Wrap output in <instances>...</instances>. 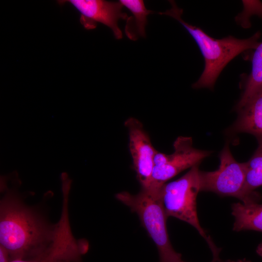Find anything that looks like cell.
Returning a JSON list of instances; mask_svg holds the SVG:
<instances>
[{
  "instance_id": "18",
  "label": "cell",
  "mask_w": 262,
  "mask_h": 262,
  "mask_svg": "<svg viewBox=\"0 0 262 262\" xmlns=\"http://www.w3.org/2000/svg\"><path fill=\"white\" fill-rule=\"evenodd\" d=\"M229 262H251L250 261L246 260V259H239L236 261L229 260Z\"/></svg>"
},
{
  "instance_id": "12",
  "label": "cell",
  "mask_w": 262,
  "mask_h": 262,
  "mask_svg": "<svg viewBox=\"0 0 262 262\" xmlns=\"http://www.w3.org/2000/svg\"><path fill=\"white\" fill-rule=\"evenodd\" d=\"M251 61V70L246 80L243 92L235 107V110L262 89V42L255 49Z\"/></svg>"
},
{
  "instance_id": "2",
  "label": "cell",
  "mask_w": 262,
  "mask_h": 262,
  "mask_svg": "<svg viewBox=\"0 0 262 262\" xmlns=\"http://www.w3.org/2000/svg\"><path fill=\"white\" fill-rule=\"evenodd\" d=\"M169 2L171 8L159 14L178 20L194 39L204 59V70L199 79L192 85L194 89H213L219 74L231 60L246 50L255 49L260 44V32L245 39L232 36L214 39L199 28L184 21L181 18L183 10L179 8L174 1Z\"/></svg>"
},
{
  "instance_id": "3",
  "label": "cell",
  "mask_w": 262,
  "mask_h": 262,
  "mask_svg": "<svg viewBox=\"0 0 262 262\" xmlns=\"http://www.w3.org/2000/svg\"><path fill=\"white\" fill-rule=\"evenodd\" d=\"M160 189L141 188L134 195L123 191L116 194L115 198L137 214L157 247L160 262H178L182 260L181 255L175 250L169 238L168 217L161 199Z\"/></svg>"
},
{
  "instance_id": "5",
  "label": "cell",
  "mask_w": 262,
  "mask_h": 262,
  "mask_svg": "<svg viewBox=\"0 0 262 262\" xmlns=\"http://www.w3.org/2000/svg\"><path fill=\"white\" fill-rule=\"evenodd\" d=\"M219 158L218 168L213 171L200 170L201 191L213 192L222 196L236 198L244 204L258 203L260 194H248L246 190V162L239 163L233 157L226 144Z\"/></svg>"
},
{
  "instance_id": "13",
  "label": "cell",
  "mask_w": 262,
  "mask_h": 262,
  "mask_svg": "<svg viewBox=\"0 0 262 262\" xmlns=\"http://www.w3.org/2000/svg\"><path fill=\"white\" fill-rule=\"evenodd\" d=\"M245 188L250 194L257 192L255 190L262 186V144L258 147L250 159L246 162Z\"/></svg>"
},
{
  "instance_id": "7",
  "label": "cell",
  "mask_w": 262,
  "mask_h": 262,
  "mask_svg": "<svg viewBox=\"0 0 262 262\" xmlns=\"http://www.w3.org/2000/svg\"><path fill=\"white\" fill-rule=\"evenodd\" d=\"M58 2L61 5L66 2L71 4L80 13V22L86 30H93L98 23H100L111 29L116 39L123 37L118 21L120 19L127 20L129 16L122 12L123 6L119 1L68 0Z\"/></svg>"
},
{
  "instance_id": "1",
  "label": "cell",
  "mask_w": 262,
  "mask_h": 262,
  "mask_svg": "<svg viewBox=\"0 0 262 262\" xmlns=\"http://www.w3.org/2000/svg\"><path fill=\"white\" fill-rule=\"evenodd\" d=\"M75 239L67 202H63L59 221L51 225L13 193L1 199L0 245L8 251L10 260L56 261L69 252Z\"/></svg>"
},
{
  "instance_id": "10",
  "label": "cell",
  "mask_w": 262,
  "mask_h": 262,
  "mask_svg": "<svg viewBox=\"0 0 262 262\" xmlns=\"http://www.w3.org/2000/svg\"><path fill=\"white\" fill-rule=\"evenodd\" d=\"M231 213L234 217L233 230L262 232V204L234 203L231 205Z\"/></svg>"
},
{
  "instance_id": "15",
  "label": "cell",
  "mask_w": 262,
  "mask_h": 262,
  "mask_svg": "<svg viewBox=\"0 0 262 262\" xmlns=\"http://www.w3.org/2000/svg\"><path fill=\"white\" fill-rule=\"evenodd\" d=\"M256 253L261 258H262V242H261L257 246L256 250Z\"/></svg>"
},
{
  "instance_id": "6",
  "label": "cell",
  "mask_w": 262,
  "mask_h": 262,
  "mask_svg": "<svg viewBox=\"0 0 262 262\" xmlns=\"http://www.w3.org/2000/svg\"><path fill=\"white\" fill-rule=\"evenodd\" d=\"M174 152L162 153L160 164L153 167L151 178L146 188L159 189L166 181L180 173L199 165L212 151L196 149L193 146L191 137L179 136L173 143Z\"/></svg>"
},
{
  "instance_id": "9",
  "label": "cell",
  "mask_w": 262,
  "mask_h": 262,
  "mask_svg": "<svg viewBox=\"0 0 262 262\" xmlns=\"http://www.w3.org/2000/svg\"><path fill=\"white\" fill-rule=\"evenodd\" d=\"M236 111L238 117L229 132L249 133L262 144V89Z\"/></svg>"
},
{
  "instance_id": "17",
  "label": "cell",
  "mask_w": 262,
  "mask_h": 262,
  "mask_svg": "<svg viewBox=\"0 0 262 262\" xmlns=\"http://www.w3.org/2000/svg\"><path fill=\"white\" fill-rule=\"evenodd\" d=\"M229 260H223L221 258L219 259H212L211 262H229ZM178 262H186L183 261L182 260Z\"/></svg>"
},
{
  "instance_id": "11",
  "label": "cell",
  "mask_w": 262,
  "mask_h": 262,
  "mask_svg": "<svg viewBox=\"0 0 262 262\" xmlns=\"http://www.w3.org/2000/svg\"><path fill=\"white\" fill-rule=\"evenodd\" d=\"M119 2L132 14L126 20L125 27L126 36L132 41H136L139 37H145L147 16L153 13V11L146 8L143 0H120Z\"/></svg>"
},
{
  "instance_id": "4",
  "label": "cell",
  "mask_w": 262,
  "mask_h": 262,
  "mask_svg": "<svg viewBox=\"0 0 262 262\" xmlns=\"http://www.w3.org/2000/svg\"><path fill=\"white\" fill-rule=\"evenodd\" d=\"M200 172L199 165L192 167L178 180L164 184L160 196L167 217L176 218L193 227L205 240L213 258H218L221 249L207 234L198 218L196 198L201 192Z\"/></svg>"
},
{
  "instance_id": "16",
  "label": "cell",
  "mask_w": 262,
  "mask_h": 262,
  "mask_svg": "<svg viewBox=\"0 0 262 262\" xmlns=\"http://www.w3.org/2000/svg\"><path fill=\"white\" fill-rule=\"evenodd\" d=\"M9 262H45L44 261H28L24 260H12Z\"/></svg>"
},
{
  "instance_id": "19",
  "label": "cell",
  "mask_w": 262,
  "mask_h": 262,
  "mask_svg": "<svg viewBox=\"0 0 262 262\" xmlns=\"http://www.w3.org/2000/svg\"><path fill=\"white\" fill-rule=\"evenodd\" d=\"M66 262L62 261H55V262Z\"/></svg>"
},
{
  "instance_id": "14",
  "label": "cell",
  "mask_w": 262,
  "mask_h": 262,
  "mask_svg": "<svg viewBox=\"0 0 262 262\" xmlns=\"http://www.w3.org/2000/svg\"><path fill=\"white\" fill-rule=\"evenodd\" d=\"M10 257L8 251L0 245V262H9Z\"/></svg>"
},
{
  "instance_id": "8",
  "label": "cell",
  "mask_w": 262,
  "mask_h": 262,
  "mask_svg": "<svg viewBox=\"0 0 262 262\" xmlns=\"http://www.w3.org/2000/svg\"><path fill=\"white\" fill-rule=\"evenodd\" d=\"M124 126L128 132L129 148L133 169L141 188H146L151 180L157 150L139 120L130 117L125 121Z\"/></svg>"
}]
</instances>
